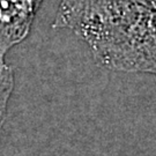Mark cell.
I'll list each match as a JSON object with an SVG mask.
<instances>
[{
	"label": "cell",
	"instance_id": "1",
	"mask_svg": "<svg viewBox=\"0 0 156 156\" xmlns=\"http://www.w3.org/2000/svg\"><path fill=\"white\" fill-rule=\"evenodd\" d=\"M106 68L156 75V0H87L56 19Z\"/></svg>",
	"mask_w": 156,
	"mask_h": 156
},
{
	"label": "cell",
	"instance_id": "2",
	"mask_svg": "<svg viewBox=\"0 0 156 156\" xmlns=\"http://www.w3.org/2000/svg\"><path fill=\"white\" fill-rule=\"evenodd\" d=\"M43 0H0V59L28 36Z\"/></svg>",
	"mask_w": 156,
	"mask_h": 156
},
{
	"label": "cell",
	"instance_id": "4",
	"mask_svg": "<svg viewBox=\"0 0 156 156\" xmlns=\"http://www.w3.org/2000/svg\"><path fill=\"white\" fill-rule=\"evenodd\" d=\"M80 1H84V0H62L60 5H72V4H76Z\"/></svg>",
	"mask_w": 156,
	"mask_h": 156
},
{
	"label": "cell",
	"instance_id": "3",
	"mask_svg": "<svg viewBox=\"0 0 156 156\" xmlns=\"http://www.w3.org/2000/svg\"><path fill=\"white\" fill-rule=\"evenodd\" d=\"M14 88V74L11 66L0 59V127L5 122L8 101Z\"/></svg>",
	"mask_w": 156,
	"mask_h": 156
}]
</instances>
